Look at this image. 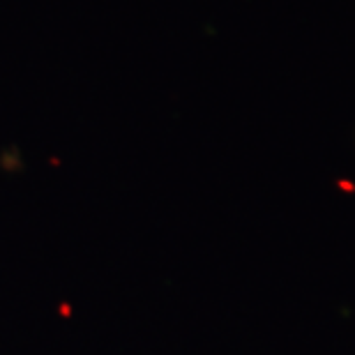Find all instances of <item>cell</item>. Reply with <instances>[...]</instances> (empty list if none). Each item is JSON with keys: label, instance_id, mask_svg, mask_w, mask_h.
I'll use <instances>...</instances> for the list:
<instances>
[]
</instances>
